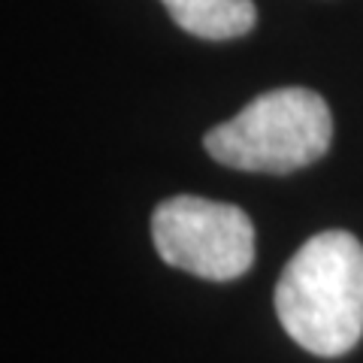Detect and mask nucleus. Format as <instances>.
Masks as SVG:
<instances>
[{
  "mask_svg": "<svg viewBox=\"0 0 363 363\" xmlns=\"http://www.w3.org/2000/svg\"><path fill=\"white\" fill-rule=\"evenodd\" d=\"M155 248L169 267L209 281L240 279L255 264V224L230 203L169 197L152 215Z\"/></svg>",
  "mask_w": 363,
  "mask_h": 363,
  "instance_id": "7ed1b4c3",
  "label": "nucleus"
},
{
  "mask_svg": "<svg viewBox=\"0 0 363 363\" xmlns=\"http://www.w3.org/2000/svg\"><path fill=\"white\" fill-rule=\"evenodd\" d=\"M285 333L318 357H339L363 336V245L348 230L315 233L276 285Z\"/></svg>",
  "mask_w": 363,
  "mask_h": 363,
  "instance_id": "f257e3e1",
  "label": "nucleus"
},
{
  "mask_svg": "<svg viewBox=\"0 0 363 363\" xmlns=\"http://www.w3.org/2000/svg\"><path fill=\"white\" fill-rule=\"evenodd\" d=\"M182 30L203 40H233L255 28L252 0H161Z\"/></svg>",
  "mask_w": 363,
  "mask_h": 363,
  "instance_id": "20e7f679",
  "label": "nucleus"
},
{
  "mask_svg": "<svg viewBox=\"0 0 363 363\" xmlns=\"http://www.w3.org/2000/svg\"><path fill=\"white\" fill-rule=\"evenodd\" d=\"M333 140L324 97L309 88H276L248 100L240 116L206 133V152L242 173L285 176L315 164Z\"/></svg>",
  "mask_w": 363,
  "mask_h": 363,
  "instance_id": "f03ea898",
  "label": "nucleus"
}]
</instances>
